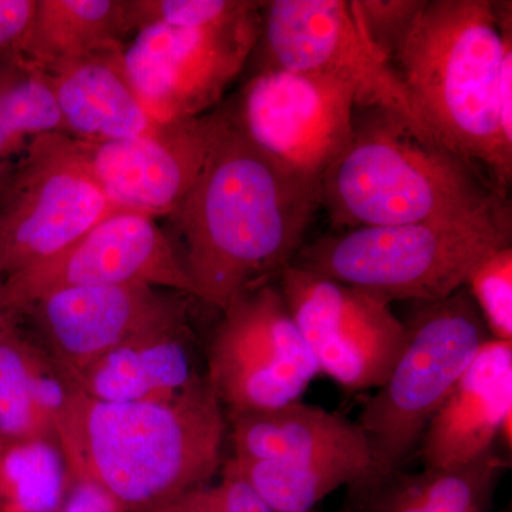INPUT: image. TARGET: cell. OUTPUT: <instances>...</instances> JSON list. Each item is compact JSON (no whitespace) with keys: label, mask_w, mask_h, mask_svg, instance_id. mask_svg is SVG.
Listing matches in <instances>:
<instances>
[{"label":"cell","mask_w":512,"mask_h":512,"mask_svg":"<svg viewBox=\"0 0 512 512\" xmlns=\"http://www.w3.org/2000/svg\"><path fill=\"white\" fill-rule=\"evenodd\" d=\"M225 111L200 175L165 217L195 298L221 311L292 265L320 208V185L269 160Z\"/></svg>","instance_id":"cell-1"},{"label":"cell","mask_w":512,"mask_h":512,"mask_svg":"<svg viewBox=\"0 0 512 512\" xmlns=\"http://www.w3.org/2000/svg\"><path fill=\"white\" fill-rule=\"evenodd\" d=\"M55 436L70 481L99 488L119 512H158L218 473L227 420L207 379L165 403L101 402L70 380Z\"/></svg>","instance_id":"cell-2"},{"label":"cell","mask_w":512,"mask_h":512,"mask_svg":"<svg viewBox=\"0 0 512 512\" xmlns=\"http://www.w3.org/2000/svg\"><path fill=\"white\" fill-rule=\"evenodd\" d=\"M511 12V2L426 0L393 64L421 126L504 195L512 147L501 136L498 86Z\"/></svg>","instance_id":"cell-3"},{"label":"cell","mask_w":512,"mask_h":512,"mask_svg":"<svg viewBox=\"0 0 512 512\" xmlns=\"http://www.w3.org/2000/svg\"><path fill=\"white\" fill-rule=\"evenodd\" d=\"M507 198L476 164L382 107L355 109L349 146L320 183V207L343 231L464 221Z\"/></svg>","instance_id":"cell-4"},{"label":"cell","mask_w":512,"mask_h":512,"mask_svg":"<svg viewBox=\"0 0 512 512\" xmlns=\"http://www.w3.org/2000/svg\"><path fill=\"white\" fill-rule=\"evenodd\" d=\"M512 239L511 202L457 222L348 229L305 244L292 266L394 301L436 302Z\"/></svg>","instance_id":"cell-5"},{"label":"cell","mask_w":512,"mask_h":512,"mask_svg":"<svg viewBox=\"0 0 512 512\" xmlns=\"http://www.w3.org/2000/svg\"><path fill=\"white\" fill-rule=\"evenodd\" d=\"M407 343L386 382L366 396L356 424L365 434L372 471L367 487L404 470L430 420L485 342L493 339L466 286L436 302H419Z\"/></svg>","instance_id":"cell-6"},{"label":"cell","mask_w":512,"mask_h":512,"mask_svg":"<svg viewBox=\"0 0 512 512\" xmlns=\"http://www.w3.org/2000/svg\"><path fill=\"white\" fill-rule=\"evenodd\" d=\"M231 441L229 460L276 512H313L333 491L357 487L372 471L356 421L302 400L231 417Z\"/></svg>","instance_id":"cell-7"},{"label":"cell","mask_w":512,"mask_h":512,"mask_svg":"<svg viewBox=\"0 0 512 512\" xmlns=\"http://www.w3.org/2000/svg\"><path fill=\"white\" fill-rule=\"evenodd\" d=\"M121 211L94 180L77 138L59 131L35 138L0 195V282Z\"/></svg>","instance_id":"cell-8"},{"label":"cell","mask_w":512,"mask_h":512,"mask_svg":"<svg viewBox=\"0 0 512 512\" xmlns=\"http://www.w3.org/2000/svg\"><path fill=\"white\" fill-rule=\"evenodd\" d=\"M205 379L229 417L299 402L320 375L278 285L239 295L222 311Z\"/></svg>","instance_id":"cell-9"},{"label":"cell","mask_w":512,"mask_h":512,"mask_svg":"<svg viewBox=\"0 0 512 512\" xmlns=\"http://www.w3.org/2000/svg\"><path fill=\"white\" fill-rule=\"evenodd\" d=\"M356 89L335 77L261 69L227 106L234 126L269 160L322 183L349 146Z\"/></svg>","instance_id":"cell-10"},{"label":"cell","mask_w":512,"mask_h":512,"mask_svg":"<svg viewBox=\"0 0 512 512\" xmlns=\"http://www.w3.org/2000/svg\"><path fill=\"white\" fill-rule=\"evenodd\" d=\"M262 33V2L200 29L147 26L124 49V67L154 123L210 113L244 69Z\"/></svg>","instance_id":"cell-11"},{"label":"cell","mask_w":512,"mask_h":512,"mask_svg":"<svg viewBox=\"0 0 512 512\" xmlns=\"http://www.w3.org/2000/svg\"><path fill=\"white\" fill-rule=\"evenodd\" d=\"M278 288L320 375L346 392L386 382L407 343L389 301L292 265L278 276Z\"/></svg>","instance_id":"cell-12"},{"label":"cell","mask_w":512,"mask_h":512,"mask_svg":"<svg viewBox=\"0 0 512 512\" xmlns=\"http://www.w3.org/2000/svg\"><path fill=\"white\" fill-rule=\"evenodd\" d=\"M258 45L264 52L262 69L335 77L355 87L356 109L382 107L426 130L393 67L360 35L346 0L262 2Z\"/></svg>","instance_id":"cell-13"},{"label":"cell","mask_w":512,"mask_h":512,"mask_svg":"<svg viewBox=\"0 0 512 512\" xmlns=\"http://www.w3.org/2000/svg\"><path fill=\"white\" fill-rule=\"evenodd\" d=\"M140 284L195 296L170 238L153 217L121 211L97 222L60 254L0 282L3 312H25L49 293Z\"/></svg>","instance_id":"cell-14"},{"label":"cell","mask_w":512,"mask_h":512,"mask_svg":"<svg viewBox=\"0 0 512 512\" xmlns=\"http://www.w3.org/2000/svg\"><path fill=\"white\" fill-rule=\"evenodd\" d=\"M225 121L227 111L220 107L158 124L146 136L77 141L94 180L116 207L167 217L191 190Z\"/></svg>","instance_id":"cell-15"},{"label":"cell","mask_w":512,"mask_h":512,"mask_svg":"<svg viewBox=\"0 0 512 512\" xmlns=\"http://www.w3.org/2000/svg\"><path fill=\"white\" fill-rule=\"evenodd\" d=\"M29 309L67 375L138 336L187 320L178 296L140 284L60 289Z\"/></svg>","instance_id":"cell-16"},{"label":"cell","mask_w":512,"mask_h":512,"mask_svg":"<svg viewBox=\"0 0 512 512\" xmlns=\"http://www.w3.org/2000/svg\"><path fill=\"white\" fill-rule=\"evenodd\" d=\"M510 416L512 342L490 339L424 430V468L464 466L490 453Z\"/></svg>","instance_id":"cell-17"},{"label":"cell","mask_w":512,"mask_h":512,"mask_svg":"<svg viewBox=\"0 0 512 512\" xmlns=\"http://www.w3.org/2000/svg\"><path fill=\"white\" fill-rule=\"evenodd\" d=\"M67 376L87 396L111 403L173 402L205 382L187 320L138 336Z\"/></svg>","instance_id":"cell-18"},{"label":"cell","mask_w":512,"mask_h":512,"mask_svg":"<svg viewBox=\"0 0 512 512\" xmlns=\"http://www.w3.org/2000/svg\"><path fill=\"white\" fill-rule=\"evenodd\" d=\"M121 43L43 72L49 80L63 133L87 141L146 136L158 126L126 73Z\"/></svg>","instance_id":"cell-19"},{"label":"cell","mask_w":512,"mask_h":512,"mask_svg":"<svg viewBox=\"0 0 512 512\" xmlns=\"http://www.w3.org/2000/svg\"><path fill=\"white\" fill-rule=\"evenodd\" d=\"M70 380L13 325L0 320V439L16 443L55 439V424Z\"/></svg>","instance_id":"cell-20"},{"label":"cell","mask_w":512,"mask_h":512,"mask_svg":"<svg viewBox=\"0 0 512 512\" xmlns=\"http://www.w3.org/2000/svg\"><path fill=\"white\" fill-rule=\"evenodd\" d=\"M508 466L494 448L464 466L397 471L352 493L360 512H491Z\"/></svg>","instance_id":"cell-21"},{"label":"cell","mask_w":512,"mask_h":512,"mask_svg":"<svg viewBox=\"0 0 512 512\" xmlns=\"http://www.w3.org/2000/svg\"><path fill=\"white\" fill-rule=\"evenodd\" d=\"M131 33L126 0H37L20 57L42 72L121 43Z\"/></svg>","instance_id":"cell-22"},{"label":"cell","mask_w":512,"mask_h":512,"mask_svg":"<svg viewBox=\"0 0 512 512\" xmlns=\"http://www.w3.org/2000/svg\"><path fill=\"white\" fill-rule=\"evenodd\" d=\"M63 133L46 74L19 56L0 57V195L33 140Z\"/></svg>","instance_id":"cell-23"},{"label":"cell","mask_w":512,"mask_h":512,"mask_svg":"<svg viewBox=\"0 0 512 512\" xmlns=\"http://www.w3.org/2000/svg\"><path fill=\"white\" fill-rule=\"evenodd\" d=\"M69 484L66 461L55 439L0 444L2 512H56Z\"/></svg>","instance_id":"cell-24"},{"label":"cell","mask_w":512,"mask_h":512,"mask_svg":"<svg viewBox=\"0 0 512 512\" xmlns=\"http://www.w3.org/2000/svg\"><path fill=\"white\" fill-rule=\"evenodd\" d=\"M424 3L426 0H350L349 5L367 45L393 67Z\"/></svg>","instance_id":"cell-25"},{"label":"cell","mask_w":512,"mask_h":512,"mask_svg":"<svg viewBox=\"0 0 512 512\" xmlns=\"http://www.w3.org/2000/svg\"><path fill=\"white\" fill-rule=\"evenodd\" d=\"M466 288L476 303L491 338L512 342V247L493 252L467 278Z\"/></svg>","instance_id":"cell-26"},{"label":"cell","mask_w":512,"mask_h":512,"mask_svg":"<svg viewBox=\"0 0 512 512\" xmlns=\"http://www.w3.org/2000/svg\"><path fill=\"white\" fill-rule=\"evenodd\" d=\"M251 0H126L131 32L147 26L200 29L239 15Z\"/></svg>","instance_id":"cell-27"},{"label":"cell","mask_w":512,"mask_h":512,"mask_svg":"<svg viewBox=\"0 0 512 512\" xmlns=\"http://www.w3.org/2000/svg\"><path fill=\"white\" fill-rule=\"evenodd\" d=\"M220 484L211 487L222 512H276L238 473L231 460L222 464Z\"/></svg>","instance_id":"cell-28"},{"label":"cell","mask_w":512,"mask_h":512,"mask_svg":"<svg viewBox=\"0 0 512 512\" xmlns=\"http://www.w3.org/2000/svg\"><path fill=\"white\" fill-rule=\"evenodd\" d=\"M36 10L37 0H0V57H20Z\"/></svg>","instance_id":"cell-29"},{"label":"cell","mask_w":512,"mask_h":512,"mask_svg":"<svg viewBox=\"0 0 512 512\" xmlns=\"http://www.w3.org/2000/svg\"><path fill=\"white\" fill-rule=\"evenodd\" d=\"M72 484L56 512H119L99 488L79 481Z\"/></svg>","instance_id":"cell-30"},{"label":"cell","mask_w":512,"mask_h":512,"mask_svg":"<svg viewBox=\"0 0 512 512\" xmlns=\"http://www.w3.org/2000/svg\"><path fill=\"white\" fill-rule=\"evenodd\" d=\"M498 121L501 136L512 147V45L507 47L501 64L500 86H498Z\"/></svg>","instance_id":"cell-31"},{"label":"cell","mask_w":512,"mask_h":512,"mask_svg":"<svg viewBox=\"0 0 512 512\" xmlns=\"http://www.w3.org/2000/svg\"><path fill=\"white\" fill-rule=\"evenodd\" d=\"M158 512H222L220 505L215 501L211 485L197 488L184 497L178 498L173 504Z\"/></svg>","instance_id":"cell-32"},{"label":"cell","mask_w":512,"mask_h":512,"mask_svg":"<svg viewBox=\"0 0 512 512\" xmlns=\"http://www.w3.org/2000/svg\"><path fill=\"white\" fill-rule=\"evenodd\" d=\"M3 315H5V312H3L2 302H0V320H2Z\"/></svg>","instance_id":"cell-33"}]
</instances>
